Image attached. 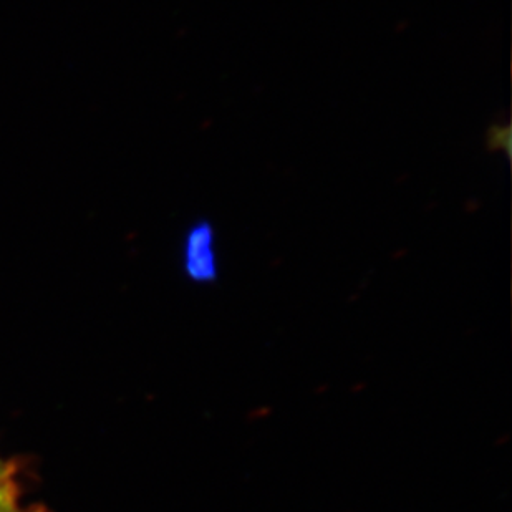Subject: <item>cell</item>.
<instances>
[{
    "label": "cell",
    "mask_w": 512,
    "mask_h": 512,
    "mask_svg": "<svg viewBox=\"0 0 512 512\" xmlns=\"http://www.w3.org/2000/svg\"><path fill=\"white\" fill-rule=\"evenodd\" d=\"M181 271L193 284L209 285L218 281V236L209 219H198L184 231Z\"/></svg>",
    "instance_id": "6da1fadb"
},
{
    "label": "cell",
    "mask_w": 512,
    "mask_h": 512,
    "mask_svg": "<svg viewBox=\"0 0 512 512\" xmlns=\"http://www.w3.org/2000/svg\"><path fill=\"white\" fill-rule=\"evenodd\" d=\"M19 486L15 483L14 469L0 459V501H19Z\"/></svg>",
    "instance_id": "7a4b0ae2"
},
{
    "label": "cell",
    "mask_w": 512,
    "mask_h": 512,
    "mask_svg": "<svg viewBox=\"0 0 512 512\" xmlns=\"http://www.w3.org/2000/svg\"><path fill=\"white\" fill-rule=\"evenodd\" d=\"M0 512H34L32 509L22 508L19 501H0Z\"/></svg>",
    "instance_id": "3957f363"
}]
</instances>
